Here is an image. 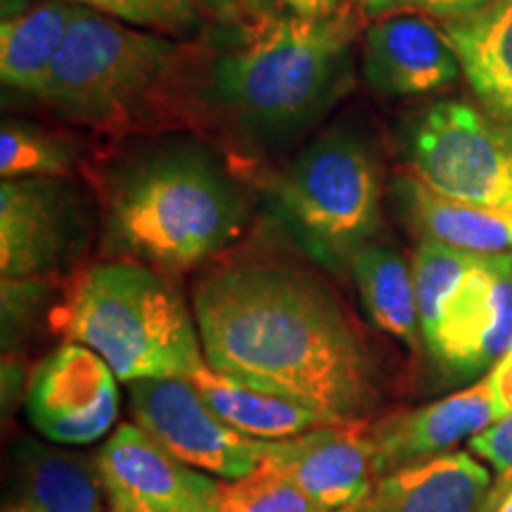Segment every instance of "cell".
Segmentation results:
<instances>
[{"instance_id": "1", "label": "cell", "mask_w": 512, "mask_h": 512, "mask_svg": "<svg viewBox=\"0 0 512 512\" xmlns=\"http://www.w3.org/2000/svg\"><path fill=\"white\" fill-rule=\"evenodd\" d=\"M211 370L247 387L366 420L380 403V366L339 294L309 268L235 259L192 290Z\"/></svg>"}, {"instance_id": "2", "label": "cell", "mask_w": 512, "mask_h": 512, "mask_svg": "<svg viewBox=\"0 0 512 512\" xmlns=\"http://www.w3.org/2000/svg\"><path fill=\"white\" fill-rule=\"evenodd\" d=\"M247 202L219 159L192 143L159 145L114 171L105 197L107 245L121 259L176 275L238 240Z\"/></svg>"}, {"instance_id": "3", "label": "cell", "mask_w": 512, "mask_h": 512, "mask_svg": "<svg viewBox=\"0 0 512 512\" xmlns=\"http://www.w3.org/2000/svg\"><path fill=\"white\" fill-rule=\"evenodd\" d=\"M356 31L351 3L330 17L292 12L256 22L240 48L216 57L204 91L242 136L287 140L323 117L342 93Z\"/></svg>"}, {"instance_id": "4", "label": "cell", "mask_w": 512, "mask_h": 512, "mask_svg": "<svg viewBox=\"0 0 512 512\" xmlns=\"http://www.w3.org/2000/svg\"><path fill=\"white\" fill-rule=\"evenodd\" d=\"M62 330L93 349L121 382L185 377L207 366L192 306L174 278L131 259L100 261L76 273Z\"/></svg>"}, {"instance_id": "5", "label": "cell", "mask_w": 512, "mask_h": 512, "mask_svg": "<svg viewBox=\"0 0 512 512\" xmlns=\"http://www.w3.org/2000/svg\"><path fill=\"white\" fill-rule=\"evenodd\" d=\"M188 57L190 50L176 38L76 8L38 100L64 121L124 133L169 105L188 72Z\"/></svg>"}, {"instance_id": "6", "label": "cell", "mask_w": 512, "mask_h": 512, "mask_svg": "<svg viewBox=\"0 0 512 512\" xmlns=\"http://www.w3.org/2000/svg\"><path fill=\"white\" fill-rule=\"evenodd\" d=\"M273 195L297 238L328 266H349L380 230V164L351 128L306 143L273 183Z\"/></svg>"}, {"instance_id": "7", "label": "cell", "mask_w": 512, "mask_h": 512, "mask_svg": "<svg viewBox=\"0 0 512 512\" xmlns=\"http://www.w3.org/2000/svg\"><path fill=\"white\" fill-rule=\"evenodd\" d=\"M411 174L453 200L512 214V131L460 100L425 107L403 133Z\"/></svg>"}, {"instance_id": "8", "label": "cell", "mask_w": 512, "mask_h": 512, "mask_svg": "<svg viewBox=\"0 0 512 512\" xmlns=\"http://www.w3.org/2000/svg\"><path fill=\"white\" fill-rule=\"evenodd\" d=\"M126 389L133 422L185 465L233 482L266 460L271 441L233 430L185 377L136 380Z\"/></svg>"}, {"instance_id": "9", "label": "cell", "mask_w": 512, "mask_h": 512, "mask_svg": "<svg viewBox=\"0 0 512 512\" xmlns=\"http://www.w3.org/2000/svg\"><path fill=\"white\" fill-rule=\"evenodd\" d=\"M88 240V204L69 178L0 183V273L46 278L79 259Z\"/></svg>"}, {"instance_id": "10", "label": "cell", "mask_w": 512, "mask_h": 512, "mask_svg": "<svg viewBox=\"0 0 512 512\" xmlns=\"http://www.w3.org/2000/svg\"><path fill=\"white\" fill-rule=\"evenodd\" d=\"M422 342L448 373L494 368L512 349V252L479 256L422 328Z\"/></svg>"}, {"instance_id": "11", "label": "cell", "mask_w": 512, "mask_h": 512, "mask_svg": "<svg viewBox=\"0 0 512 512\" xmlns=\"http://www.w3.org/2000/svg\"><path fill=\"white\" fill-rule=\"evenodd\" d=\"M27 415L57 446L93 444L119 415L117 375L93 349L62 344L31 375Z\"/></svg>"}, {"instance_id": "12", "label": "cell", "mask_w": 512, "mask_h": 512, "mask_svg": "<svg viewBox=\"0 0 512 512\" xmlns=\"http://www.w3.org/2000/svg\"><path fill=\"white\" fill-rule=\"evenodd\" d=\"M95 463L110 503L138 512H219L221 482L171 456L136 422L117 427Z\"/></svg>"}, {"instance_id": "13", "label": "cell", "mask_w": 512, "mask_h": 512, "mask_svg": "<svg viewBox=\"0 0 512 512\" xmlns=\"http://www.w3.org/2000/svg\"><path fill=\"white\" fill-rule=\"evenodd\" d=\"M368 427V418L344 420L271 441L264 463L292 479L320 508L342 512L361 503L377 482Z\"/></svg>"}, {"instance_id": "14", "label": "cell", "mask_w": 512, "mask_h": 512, "mask_svg": "<svg viewBox=\"0 0 512 512\" xmlns=\"http://www.w3.org/2000/svg\"><path fill=\"white\" fill-rule=\"evenodd\" d=\"M496 422L494 394L489 380L370 422L368 439L373 448L377 479L401 467L444 456L460 441L472 439Z\"/></svg>"}, {"instance_id": "15", "label": "cell", "mask_w": 512, "mask_h": 512, "mask_svg": "<svg viewBox=\"0 0 512 512\" xmlns=\"http://www.w3.org/2000/svg\"><path fill=\"white\" fill-rule=\"evenodd\" d=\"M458 55L444 31L411 12L377 17L363 34V76L375 93L415 98L458 79Z\"/></svg>"}, {"instance_id": "16", "label": "cell", "mask_w": 512, "mask_h": 512, "mask_svg": "<svg viewBox=\"0 0 512 512\" xmlns=\"http://www.w3.org/2000/svg\"><path fill=\"white\" fill-rule=\"evenodd\" d=\"M494 472L472 453L448 451L377 479L342 512H496Z\"/></svg>"}, {"instance_id": "17", "label": "cell", "mask_w": 512, "mask_h": 512, "mask_svg": "<svg viewBox=\"0 0 512 512\" xmlns=\"http://www.w3.org/2000/svg\"><path fill=\"white\" fill-rule=\"evenodd\" d=\"M98 463L81 453L24 441L15 451L3 512H105Z\"/></svg>"}, {"instance_id": "18", "label": "cell", "mask_w": 512, "mask_h": 512, "mask_svg": "<svg viewBox=\"0 0 512 512\" xmlns=\"http://www.w3.org/2000/svg\"><path fill=\"white\" fill-rule=\"evenodd\" d=\"M394 197L406 226L420 242H437L472 254L512 252L510 211L453 200L413 174L396 178Z\"/></svg>"}, {"instance_id": "19", "label": "cell", "mask_w": 512, "mask_h": 512, "mask_svg": "<svg viewBox=\"0 0 512 512\" xmlns=\"http://www.w3.org/2000/svg\"><path fill=\"white\" fill-rule=\"evenodd\" d=\"M441 31L486 114L512 131V0H491Z\"/></svg>"}, {"instance_id": "20", "label": "cell", "mask_w": 512, "mask_h": 512, "mask_svg": "<svg viewBox=\"0 0 512 512\" xmlns=\"http://www.w3.org/2000/svg\"><path fill=\"white\" fill-rule=\"evenodd\" d=\"M190 382L211 411L223 422H228L233 430L252 439L285 441L318 430V427L332 425V422H344L335 415L320 411V408L306 406L302 401L268 394L261 389L247 387V384L228 380L209 366L197 370L190 377Z\"/></svg>"}, {"instance_id": "21", "label": "cell", "mask_w": 512, "mask_h": 512, "mask_svg": "<svg viewBox=\"0 0 512 512\" xmlns=\"http://www.w3.org/2000/svg\"><path fill=\"white\" fill-rule=\"evenodd\" d=\"M76 8L43 0L5 15L0 24V79L12 91L38 98L72 29Z\"/></svg>"}, {"instance_id": "22", "label": "cell", "mask_w": 512, "mask_h": 512, "mask_svg": "<svg viewBox=\"0 0 512 512\" xmlns=\"http://www.w3.org/2000/svg\"><path fill=\"white\" fill-rule=\"evenodd\" d=\"M349 268L375 328L418 347L422 330L411 264L396 249L370 242L358 249Z\"/></svg>"}, {"instance_id": "23", "label": "cell", "mask_w": 512, "mask_h": 512, "mask_svg": "<svg viewBox=\"0 0 512 512\" xmlns=\"http://www.w3.org/2000/svg\"><path fill=\"white\" fill-rule=\"evenodd\" d=\"M81 145L29 121L5 119L0 126V176L12 178H69L79 164Z\"/></svg>"}, {"instance_id": "24", "label": "cell", "mask_w": 512, "mask_h": 512, "mask_svg": "<svg viewBox=\"0 0 512 512\" xmlns=\"http://www.w3.org/2000/svg\"><path fill=\"white\" fill-rule=\"evenodd\" d=\"M74 8L91 10L95 15L117 19L169 38H192L204 27L207 8L200 0H60Z\"/></svg>"}, {"instance_id": "25", "label": "cell", "mask_w": 512, "mask_h": 512, "mask_svg": "<svg viewBox=\"0 0 512 512\" xmlns=\"http://www.w3.org/2000/svg\"><path fill=\"white\" fill-rule=\"evenodd\" d=\"M219 512H328L292 479L261 463L249 475L221 482Z\"/></svg>"}, {"instance_id": "26", "label": "cell", "mask_w": 512, "mask_h": 512, "mask_svg": "<svg viewBox=\"0 0 512 512\" xmlns=\"http://www.w3.org/2000/svg\"><path fill=\"white\" fill-rule=\"evenodd\" d=\"M482 254L460 252L437 242H418L413 252V280L415 294H418V313H420V330L432 323L437 316L441 302L451 287L463 278V273L470 268Z\"/></svg>"}, {"instance_id": "27", "label": "cell", "mask_w": 512, "mask_h": 512, "mask_svg": "<svg viewBox=\"0 0 512 512\" xmlns=\"http://www.w3.org/2000/svg\"><path fill=\"white\" fill-rule=\"evenodd\" d=\"M470 453L484 460L494 472L496 503L512 489V415L496 420L470 439Z\"/></svg>"}, {"instance_id": "28", "label": "cell", "mask_w": 512, "mask_h": 512, "mask_svg": "<svg viewBox=\"0 0 512 512\" xmlns=\"http://www.w3.org/2000/svg\"><path fill=\"white\" fill-rule=\"evenodd\" d=\"M491 394H494V411L496 420L512 415V351H508L501 361L491 368L489 377Z\"/></svg>"}, {"instance_id": "29", "label": "cell", "mask_w": 512, "mask_h": 512, "mask_svg": "<svg viewBox=\"0 0 512 512\" xmlns=\"http://www.w3.org/2000/svg\"><path fill=\"white\" fill-rule=\"evenodd\" d=\"M415 10L427 12V15H434L439 19H458L470 15V12H477L484 5H489L491 0H411Z\"/></svg>"}, {"instance_id": "30", "label": "cell", "mask_w": 512, "mask_h": 512, "mask_svg": "<svg viewBox=\"0 0 512 512\" xmlns=\"http://www.w3.org/2000/svg\"><path fill=\"white\" fill-rule=\"evenodd\" d=\"M349 3L366 17H387L413 8L411 0H349Z\"/></svg>"}, {"instance_id": "31", "label": "cell", "mask_w": 512, "mask_h": 512, "mask_svg": "<svg viewBox=\"0 0 512 512\" xmlns=\"http://www.w3.org/2000/svg\"><path fill=\"white\" fill-rule=\"evenodd\" d=\"M294 15L302 17H330L342 8V0H285Z\"/></svg>"}, {"instance_id": "32", "label": "cell", "mask_w": 512, "mask_h": 512, "mask_svg": "<svg viewBox=\"0 0 512 512\" xmlns=\"http://www.w3.org/2000/svg\"><path fill=\"white\" fill-rule=\"evenodd\" d=\"M240 12L254 17L256 22H264V19H273L280 5H285V0H235Z\"/></svg>"}, {"instance_id": "33", "label": "cell", "mask_w": 512, "mask_h": 512, "mask_svg": "<svg viewBox=\"0 0 512 512\" xmlns=\"http://www.w3.org/2000/svg\"><path fill=\"white\" fill-rule=\"evenodd\" d=\"M496 512H512V489L508 491V494L503 496V501L498 503V508H496Z\"/></svg>"}, {"instance_id": "34", "label": "cell", "mask_w": 512, "mask_h": 512, "mask_svg": "<svg viewBox=\"0 0 512 512\" xmlns=\"http://www.w3.org/2000/svg\"><path fill=\"white\" fill-rule=\"evenodd\" d=\"M107 512H138V510L128 508V505H121V503H110V508H107Z\"/></svg>"}, {"instance_id": "35", "label": "cell", "mask_w": 512, "mask_h": 512, "mask_svg": "<svg viewBox=\"0 0 512 512\" xmlns=\"http://www.w3.org/2000/svg\"><path fill=\"white\" fill-rule=\"evenodd\" d=\"M510 351H512V349H510Z\"/></svg>"}]
</instances>
